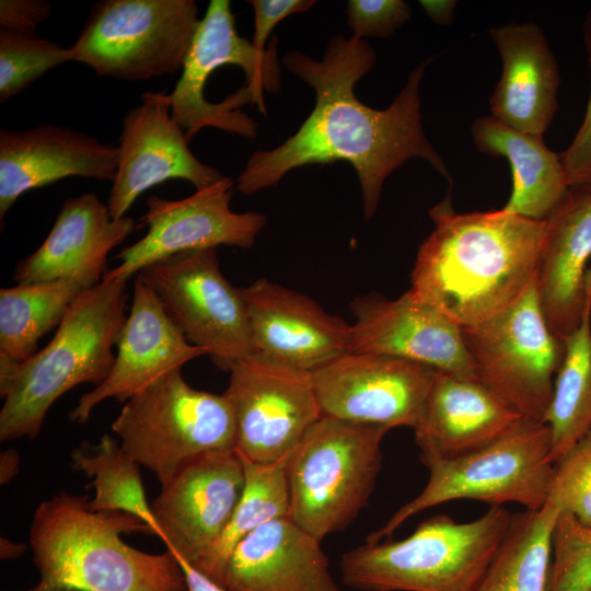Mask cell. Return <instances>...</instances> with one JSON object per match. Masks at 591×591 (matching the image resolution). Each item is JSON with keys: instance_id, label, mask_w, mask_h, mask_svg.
<instances>
[{"instance_id": "cell-1", "label": "cell", "mask_w": 591, "mask_h": 591, "mask_svg": "<svg viewBox=\"0 0 591 591\" xmlns=\"http://www.w3.org/2000/svg\"><path fill=\"white\" fill-rule=\"evenodd\" d=\"M375 59L367 40L341 35L329 38L322 60L299 50L286 54L283 66L315 91V106L282 144L251 155L237 176V189L253 195L276 186L293 169L346 161L357 172L363 218L369 220L378 209L385 179L409 159L426 160L452 185L445 162L421 125L419 89L434 57L409 73L384 109L371 108L355 95L356 83L370 72Z\"/></svg>"}, {"instance_id": "cell-2", "label": "cell", "mask_w": 591, "mask_h": 591, "mask_svg": "<svg viewBox=\"0 0 591 591\" xmlns=\"http://www.w3.org/2000/svg\"><path fill=\"white\" fill-rule=\"evenodd\" d=\"M428 213L434 228L418 248L408 291L461 328L505 311L535 281L545 221L501 209L460 213L450 190Z\"/></svg>"}, {"instance_id": "cell-3", "label": "cell", "mask_w": 591, "mask_h": 591, "mask_svg": "<svg viewBox=\"0 0 591 591\" xmlns=\"http://www.w3.org/2000/svg\"><path fill=\"white\" fill-rule=\"evenodd\" d=\"M88 496L60 491L36 508L28 545L39 573L33 591H186L173 552L150 554L124 533L153 534L139 517L92 511Z\"/></svg>"}, {"instance_id": "cell-4", "label": "cell", "mask_w": 591, "mask_h": 591, "mask_svg": "<svg viewBox=\"0 0 591 591\" xmlns=\"http://www.w3.org/2000/svg\"><path fill=\"white\" fill-rule=\"evenodd\" d=\"M128 280L103 279L83 291L50 341L23 362L0 357V441L35 439L51 405L77 385H100L115 361L126 321Z\"/></svg>"}, {"instance_id": "cell-5", "label": "cell", "mask_w": 591, "mask_h": 591, "mask_svg": "<svg viewBox=\"0 0 591 591\" xmlns=\"http://www.w3.org/2000/svg\"><path fill=\"white\" fill-rule=\"evenodd\" d=\"M512 517L503 507L468 522L431 517L403 540L366 542L346 552L341 581L359 591H475Z\"/></svg>"}, {"instance_id": "cell-6", "label": "cell", "mask_w": 591, "mask_h": 591, "mask_svg": "<svg viewBox=\"0 0 591 591\" xmlns=\"http://www.w3.org/2000/svg\"><path fill=\"white\" fill-rule=\"evenodd\" d=\"M279 85L275 40L257 50L237 34L230 1L211 0L167 99L188 141L205 127L255 138L257 124L239 108L255 95L266 114L262 91L275 93Z\"/></svg>"}, {"instance_id": "cell-7", "label": "cell", "mask_w": 591, "mask_h": 591, "mask_svg": "<svg viewBox=\"0 0 591 591\" xmlns=\"http://www.w3.org/2000/svg\"><path fill=\"white\" fill-rule=\"evenodd\" d=\"M387 431L322 416L287 459L288 517L320 542L345 530L374 491Z\"/></svg>"}, {"instance_id": "cell-8", "label": "cell", "mask_w": 591, "mask_h": 591, "mask_svg": "<svg viewBox=\"0 0 591 591\" xmlns=\"http://www.w3.org/2000/svg\"><path fill=\"white\" fill-rule=\"evenodd\" d=\"M554 464L548 426L522 418L476 451L426 463L429 479L420 494L398 508L366 542L390 537L416 513L452 500H477L490 508L518 503L524 510L540 509L548 499Z\"/></svg>"}, {"instance_id": "cell-9", "label": "cell", "mask_w": 591, "mask_h": 591, "mask_svg": "<svg viewBox=\"0 0 591 591\" xmlns=\"http://www.w3.org/2000/svg\"><path fill=\"white\" fill-rule=\"evenodd\" d=\"M123 449L161 486L189 461L235 449L236 425L224 394L192 387L182 370L155 380L121 408L111 426Z\"/></svg>"}, {"instance_id": "cell-10", "label": "cell", "mask_w": 591, "mask_h": 591, "mask_svg": "<svg viewBox=\"0 0 591 591\" xmlns=\"http://www.w3.org/2000/svg\"><path fill=\"white\" fill-rule=\"evenodd\" d=\"M199 23L194 0H102L69 48L99 77L149 80L182 71Z\"/></svg>"}, {"instance_id": "cell-11", "label": "cell", "mask_w": 591, "mask_h": 591, "mask_svg": "<svg viewBox=\"0 0 591 591\" xmlns=\"http://www.w3.org/2000/svg\"><path fill=\"white\" fill-rule=\"evenodd\" d=\"M461 331L478 379L522 418L545 422L566 343L542 312L536 279L508 309Z\"/></svg>"}, {"instance_id": "cell-12", "label": "cell", "mask_w": 591, "mask_h": 591, "mask_svg": "<svg viewBox=\"0 0 591 591\" xmlns=\"http://www.w3.org/2000/svg\"><path fill=\"white\" fill-rule=\"evenodd\" d=\"M136 277L158 297L193 346L224 371L252 355L242 288L222 274L216 248L184 252L152 263Z\"/></svg>"}, {"instance_id": "cell-13", "label": "cell", "mask_w": 591, "mask_h": 591, "mask_svg": "<svg viewBox=\"0 0 591 591\" xmlns=\"http://www.w3.org/2000/svg\"><path fill=\"white\" fill-rule=\"evenodd\" d=\"M229 372L223 394L235 416V450L260 464L288 457L322 417L311 373L257 355L241 359Z\"/></svg>"}, {"instance_id": "cell-14", "label": "cell", "mask_w": 591, "mask_h": 591, "mask_svg": "<svg viewBox=\"0 0 591 591\" xmlns=\"http://www.w3.org/2000/svg\"><path fill=\"white\" fill-rule=\"evenodd\" d=\"M233 187V181L223 176L182 199L150 196L148 210L141 217L149 228L147 234L121 250L117 255L119 264L106 271L103 279L128 280L146 266L184 252L219 245L251 248L266 224V217L255 211H232Z\"/></svg>"}, {"instance_id": "cell-15", "label": "cell", "mask_w": 591, "mask_h": 591, "mask_svg": "<svg viewBox=\"0 0 591 591\" xmlns=\"http://www.w3.org/2000/svg\"><path fill=\"white\" fill-rule=\"evenodd\" d=\"M436 371L405 359L349 351L311 378L322 416L390 430L416 426Z\"/></svg>"}, {"instance_id": "cell-16", "label": "cell", "mask_w": 591, "mask_h": 591, "mask_svg": "<svg viewBox=\"0 0 591 591\" xmlns=\"http://www.w3.org/2000/svg\"><path fill=\"white\" fill-rule=\"evenodd\" d=\"M244 487V464L235 449L195 457L151 503L159 537L195 565L228 528Z\"/></svg>"}, {"instance_id": "cell-17", "label": "cell", "mask_w": 591, "mask_h": 591, "mask_svg": "<svg viewBox=\"0 0 591 591\" xmlns=\"http://www.w3.org/2000/svg\"><path fill=\"white\" fill-rule=\"evenodd\" d=\"M141 99L123 118L117 173L106 202L114 219L125 217L136 199L157 184L183 179L197 190L223 177L189 150L166 93L146 92Z\"/></svg>"}, {"instance_id": "cell-18", "label": "cell", "mask_w": 591, "mask_h": 591, "mask_svg": "<svg viewBox=\"0 0 591 591\" xmlns=\"http://www.w3.org/2000/svg\"><path fill=\"white\" fill-rule=\"evenodd\" d=\"M350 352L405 359L465 378H478L459 325L406 291L390 300L359 296L350 304Z\"/></svg>"}, {"instance_id": "cell-19", "label": "cell", "mask_w": 591, "mask_h": 591, "mask_svg": "<svg viewBox=\"0 0 591 591\" xmlns=\"http://www.w3.org/2000/svg\"><path fill=\"white\" fill-rule=\"evenodd\" d=\"M252 355L312 373L349 352L351 324L308 296L257 279L242 288Z\"/></svg>"}, {"instance_id": "cell-20", "label": "cell", "mask_w": 591, "mask_h": 591, "mask_svg": "<svg viewBox=\"0 0 591 591\" xmlns=\"http://www.w3.org/2000/svg\"><path fill=\"white\" fill-rule=\"evenodd\" d=\"M117 354L107 378L83 394L69 413L71 421L84 424L107 398L126 403L161 376L182 370L205 351L187 341L170 318L155 293L137 277L130 310L116 340Z\"/></svg>"}, {"instance_id": "cell-21", "label": "cell", "mask_w": 591, "mask_h": 591, "mask_svg": "<svg viewBox=\"0 0 591 591\" xmlns=\"http://www.w3.org/2000/svg\"><path fill=\"white\" fill-rule=\"evenodd\" d=\"M117 146L66 126L0 130V218L26 192L69 176L113 182Z\"/></svg>"}, {"instance_id": "cell-22", "label": "cell", "mask_w": 591, "mask_h": 591, "mask_svg": "<svg viewBox=\"0 0 591 591\" xmlns=\"http://www.w3.org/2000/svg\"><path fill=\"white\" fill-rule=\"evenodd\" d=\"M544 221L537 297L552 331L566 339L580 324L591 292V184L570 186Z\"/></svg>"}, {"instance_id": "cell-23", "label": "cell", "mask_w": 591, "mask_h": 591, "mask_svg": "<svg viewBox=\"0 0 591 591\" xmlns=\"http://www.w3.org/2000/svg\"><path fill=\"white\" fill-rule=\"evenodd\" d=\"M136 229L130 217L114 219L93 193L66 199L39 247L14 269L18 283L72 279L93 287L105 275L107 256Z\"/></svg>"}, {"instance_id": "cell-24", "label": "cell", "mask_w": 591, "mask_h": 591, "mask_svg": "<svg viewBox=\"0 0 591 591\" xmlns=\"http://www.w3.org/2000/svg\"><path fill=\"white\" fill-rule=\"evenodd\" d=\"M522 417L478 378L436 371L413 428L424 464L476 451L512 429Z\"/></svg>"}, {"instance_id": "cell-25", "label": "cell", "mask_w": 591, "mask_h": 591, "mask_svg": "<svg viewBox=\"0 0 591 591\" xmlns=\"http://www.w3.org/2000/svg\"><path fill=\"white\" fill-rule=\"evenodd\" d=\"M502 71L489 99L490 116L502 124L543 137L558 107L560 74L543 30L535 22L488 30Z\"/></svg>"}, {"instance_id": "cell-26", "label": "cell", "mask_w": 591, "mask_h": 591, "mask_svg": "<svg viewBox=\"0 0 591 591\" xmlns=\"http://www.w3.org/2000/svg\"><path fill=\"white\" fill-rule=\"evenodd\" d=\"M228 591H340L321 542L288 515L237 543L225 572Z\"/></svg>"}, {"instance_id": "cell-27", "label": "cell", "mask_w": 591, "mask_h": 591, "mask_svg": "<svg viewBox=\"0 0 591 591\" xmlns=\"http://www.w3.org/2000/svg\"><path fill=\"white\" fill-rule=\"evenodd\" d=\"M471 135L477 151L505 158L511 169L512 190L505 212L544 221L569 189L560 153L543 137L513 129L493 116L474 120Z\"/></svg>"}, {"instance_id": "cell-28", "label": "cell", "mask_w": 591, "mask_h": 591, "mask_svg": "<svg viewBox=\"0 0 591 591\" xmlns=\"http://www.w3.org/2000/svg\"><path fill=\"white\" fill-rule=\"evenodd\" d=\"M86 283L53 280L18 283L0 290V357L23 362L38 351V341L63 321Z\"/></svg>"}, {"instance_id": "cell-29", "label": "cell", "mask_w": 591, "mask_h": 591, "mask_svg": "<svg viewBox=\"0 0 591 591\" xmlns=\"http://www.w3.org/2000/svg\"><path fill=\"white\" fill-rule=\"evenodd\" d=\"M560 511L552 503L513 513L510 528L475 591H546L553 532Z\"/></svg>"}, {"instance_id": "cell-30", "label": "cell", "mask_w": 591, "mask_h": 591, "mask_svg": "<svg viewBox=\"0 0 591 591\" xmlns=\"http://www.w3.org/2000/svg\"><path fill=\"white\" fill-rule=\"evenodd\" d=\"M565 343L545 418L554 462L591 431V292L580 324Z\"/></svg>"}, {"instance_id": "cell-31", "label": "cell", "mask_w": 591, "mask_h": 591, "mask_svg": "<svg viewBox=\"0 0 591 591\" xmlns=\"http://www.w3.org/2000/svg\"><path fill=\"white\" fill-rule=\"evenodd\" d=\"M240 456L245 470L242 498L220 538L192 565L223 588L227 564L237 543L263 524L287 517L290 507L286 477L288 457L260 464Z\"/></svg>"}, {"instance_id": "cell-32", "label": "cell", "mask_w": 591, "mask_h": 591, "mask_svg": "<svg viewBox=\"0 0 591 591\" xmlns=\"http://www.w3.org/2000/svg\"><path fill=\"white\" fill-rule=\"evenodd\" d=\"M72 467L92 479L95 496L92 511H124L141 518L159 536V529L147 500L139 464L114 437L104 433L97 443L82 441L70 452Z\"/></svg>"}, {"instance_id": "cell-33", "label": "cell", "mask_w": 591, "mask_h": 591, "mask_svg": "<svg viewBox=\"0 0 591 591\" xmlns=\"http://www.w3.org/2000/svg\"><path fill=\"white\" fill-rule=\"evenodd\" d=\"M72 61L69 47L35 34L0 30V102L22 93L48 70Z\"/></svg>"}, {"instance_id": "cell-34", "label": "cell", "mask_w": 591, "mask_h": 591, "mask_svg": "<svg viewBox=\"0 0 591 591\" xmlns=\"http://www.w3.org/2000/svg\"><path fill=\"white\" fill-rule=\"evenodd\" d=\"M546 591H591V528L560 512Z\"/></svg>"}, {"instance_id": "cell-35", "label": "cell", "mask_w": 591, "mask_h": 591, "mask_svg": "<svg viewBox=\"0 0 591 591\" xmlns=\"http://www.w3.org/2000/svg\"><path fill=\"white\" fill-rule=\"evenodd\" d=\"M547 500L591 528V431L555 462Z\"/></svg>"}, {"instance_id": "cell-36", "label": "cell", "mask_w": 591, "mask_h": 591, "mask_svg": "<svg viewBox=\"0 0 591 591\" xmlns=\"http://www.w3.org/2000/svg\"><path fill=\"white\" fill-rule=\"evenodd\" d=\"M347 24L355 37H389L412 18L410 7L403 0H350Z\"/></svg>"}, {"instance_id": "cell-37", "label": "cell", "mask_w": 591, "mask_h": 591, "mask_svg": "<svg viewBox=\"0 0 591 591\" xmlns=\"http://www.w3.org/2000/svg\"><path fill=\"white\" fill-rule=\"evenodd\" d=\"M582 33L591 71V8L586 15ZM560 158L569 186L591 184V90L582 123Z\"/></svg>"}, {"instance_id": "cell-38", "label": "cell", "mask_w": 591, "mask_h": 591, "mask_svg": "<svg viewBox=\"0 0 591 591\" xmlns=\"http://www.w3.org/2000/svg\"><path fill=\"white\" fill-rule=\"evenodd\" d=\"M248 3L254 9L253 46L259 51H266V42L274 27L289 15L309 11L314 0H252Z\"/></svg>"}, {"instance_id": "cell-39", "label": "cell", "mask_w": 591, "mask_h": 591, "mask_svg": "<svg viewBox=\"0 0 591 591\" xmlns=\"http://www.w3.org/2000/svg\"><path fill=\"white\" fill-rule=\"evenodd\" d=\"M51 15L46 0H1V30L19 34H35L37 27Z\"/></svg>"}, {"instance_id": "cell-40", "label": "cell", "mask_w": 591, "mask_h": 591, "mask_svg": "<svg viewBox=\"0 0 591 591\" xmlns=\"http://www.w3.org/2000/svg\"><path fill=\"white\" fill-rule=\"evenodd\" d=\"M185 578L186 591H228L208 576L196 569L187 560L173 553Z\"/></svg>"}, {"instance_id": "cell-41", "label": "cell", "mask_w": 591, "mask_h": 591, "mask_svg": "<svg viewBox=\"0 0 591 591\" xmlns=\"http://www.w3.org/2000/svg\"><path fill=\"white\" fill-rule=\"evenodd\" d=\"M419 4L425 13L438 25H450L455 15L457 1L455 0H420Z\"/></svg>"}, {"instance_id": "cell-42", "label": "cell", "mask_w": 591, "mask_h": 591, "mask_svg": "<svg viewBox=\"0 0 591 591\" xmlns=\"http://www.w3.org/2000/svg\"><path fill=\"white\" fill-rule=\"evenodd\" d=\"M20 472V453L7 449L0 453V484L10 483Z\"/></svg>"}, {"instance_id": "cell-43", "label": "cell", "mask_w": 591, "mask_h": 591, "mask_svg": "<svg viewBox=\"0 0 591 591\" xmlns=\"http://www.w3.org/2000/svg\"><path fill=\"white\" fill-rule=\"evenodd\" d=\"M26 551V544L12 542L7 537L0 538V558L2 560H15Z\"/></svg>"}, {"instance_id": "cell-44", "label": "cell", "mask_w": 591, "mask_h": 591, "mask_svg": "<svg viewBox=\"0 0 591 591\" xmlns=\"http://www.w3.org/2000/svg\"><path fill=\"white\" fill-rule=\"evenodd\" d=\"M30 591H33V590H30Z\"/></svg>"}]
</instances>
